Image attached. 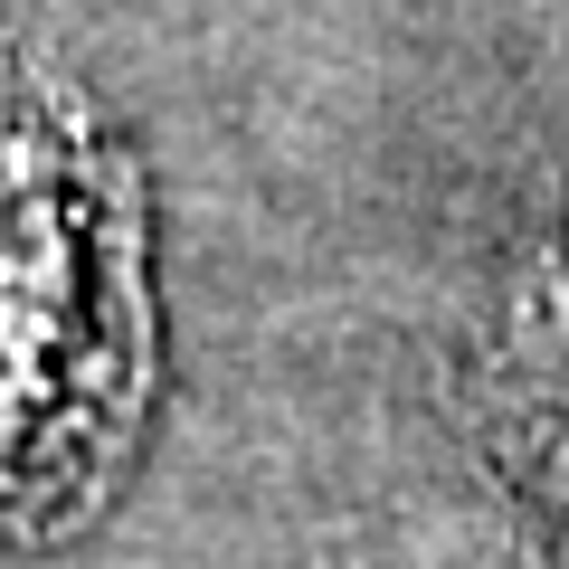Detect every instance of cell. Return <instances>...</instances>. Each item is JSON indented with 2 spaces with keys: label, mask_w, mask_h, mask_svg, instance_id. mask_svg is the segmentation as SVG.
<instances>
[{
  "label": "cell",
  "mask_w": 569,
  "mask_h": 569,
  "mask_svg": "<svg viewBox=\"0 0 569 569\" xmlns=\"http://www.w3.org/2000/svg\"><path fill=\"white\" fill-rule=\"evenodd\" d=\"M512 361H522L541 418L560 427V447H569V219L550 228L541 266H531V284H522V313H512Z\"/></svg>",
  "instance_id": "1"
}]
</instances>
